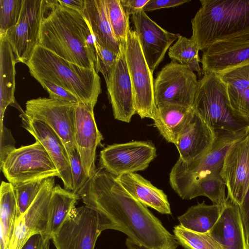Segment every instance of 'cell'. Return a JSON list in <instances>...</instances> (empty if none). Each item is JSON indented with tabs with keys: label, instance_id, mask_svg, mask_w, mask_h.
Here are the masks:
<instances>
[{
	"label": "cell",
	"instance_id": "obj_1",
	"mask_svg": "<svg viewBox=\"0 0 249 249\" xmlns=\"http://www.w3.org/2000/svg\"><path fill=\"white\" fill-rule=\"evenodd\" d=\"M78 195L85 205L98 213L104 231L114 230L126 235L128 249H176L179 245L146 206L101 167Z\"/></svg>",
	"mask_w": 249,
	"mask_h": 249
},
{
	"label": "cell",
	"instance_id": "obj_2",
	"mask_svg": "<svg viewBox=\"0 0 249 249\" xmlns=\"http://www.w3.org/2000/svg\"><path fill=\"white\" fill-rule=\"evenodd\" d=\"M38 44L81 67L95 69V38L82 13L48 0Z\"/></svg>",
	"mask_w": 249,
	"mask_h": 249
},
{
	"label": "cell",
	"instance_id": "obj_3",
	"mask_svg": "<svg viewBox=\"0 0 249 249\" xmlns=\"http://www.w3.org/2000/svg\"><path fill=\"white\" fill-rule=\"evenodd\" d=\"M37 81L58 85L81 102L95 105L101 92L100 78L95 69L81 67L37 44L25 64Z\"/></svg>",
	"mask_w": 249,
	"mask_h": 249
},
{
	"label": "cell",
	"instance_id": "obj_4",
	"mask_svg": "<svg viewBox=\"0 0 249 249\" xmlns=\"http://www.w3.org/2000/svg\"><path fill=\"white\" fill-rule=\"evenodd\" d=\"M191 38L204 51L215 41L249 27V0H200Z\"/></svg>",
	"mask_w": 249,
	"mask_h": 249
},
{
	"label": "cell",
	"instance_id": "obj_5",
	"mask_svg": "<svg viewBox=\"0 0 249 249\" xmlns=\"http://www.w3.org/2000/svg\"><path fill=\"white\" fill-rule=\"evenodd\" d=\"M249 129L231 132L216 130L215 138L210 150L201 158L190 162L178 159L169 175L170 185L183 199L198 181L220 176L224 160L231 147L246 137Z\"/></svg>",
	"mask_w": 249,
	"mask_h": 249
},
{
	"label": "cell",
	"instance_id": "obj_6",
	"mask_svg": "<svg viewBox=\"0 0 249 249\" xmlns=\"http://www.w3.org/2000/svg\"><path fill=\"white\" fill-rule=\"evenodd\" d=\"M192 107L214 131L249 129V122L236 115L228 105L225 86L218 75L205 74L198 80Z\"/></svg>",
	"mask_w": 249,
	"mask_h": 249
},
{
	"label": "cell",
	"instance_id": "obj_7",
	"mask_svg": "<svg viewBox=\"0 0 249 249\" xmlns=\"http://www.w3.org/2000/svg\"><path fill=\"white\" fill-rule=\"evenodd\" d=\"M9 182L15 186L24 183L57 177V169L42 145L36 141L12 151L0 163Z\"/></svg>",
	"mask_w": 249,
	"mask_h": 249
},
{
	"label": "cell",
	"instance_id": "obj_8",
	"mask_svg": "<svg viewBox=\"0 0 249 249\" xmlns=\"http://www.w3.org/2000/svg\"><path fill=\"white\" fill-rule=\"evenodd\" d=\"M126 61L133 87L136 114L142 119H154L157 110L154 79L143 55L139 38L130 27L124 43Z\"/></svg>",
	"mask_w": 249,
	"mask_h": 249
},
{
	"label": "cell",
	"instance_id": "obj_9",
	"mask_svg": "<svg viewBox=\"0 0 249 249\" xmlns=\"http://www.w3.org/2000/svg\"><path fill=\"white\" fill-rule=\"evenodd\" d=\"M196 74L186 65L172 61L154 81L157 107L165 104L192 107L198 87Z\"/></svg>",
	"mask_w": 249,
	"mask_h": 249
},
{
	"label": "cell",
	"instance_id": "obj_10",
	"mask_svg": "<svg viewBox=\"0 0 249 249\" xmlns=\"http://www.w3.org/2000/svg\"><path fill=\"white\" fill-rule=\"evenodd\" d=\"M102 231L98 213L84 205L71 211L51 239L56 249H94Z\"/></svg>",
	"mask_w": 249,
	"mask_h": 249
},
{
	"label": "cell",
	"instance_id": "obj_11",
	"mask_svg": "<svg viewBox=\"0 0 249 249\" xmlns=\"http://www.w3.org/2000/svg\"><path fill=\"white\" fill-rule=\"evenodd\" d=\"M75 105L50 98L38 97L27 101L25 114L50 127L59 137L68 155L75 151L74 118Z\"/></svg>",
	"mask_w": 249,
	"mask_h": 249
},
{
	"label": "cell",
	"instance_id": "obj_12",
	"mask_svg": "<svg viewBox=\"0 0 249 249\" xmlns=\"http://www.w3.org/2000/svg\"><path fill=\"white\" fill-rule=\"evenodd\" d=\"M203 75L222 74L249 64V27L220 38L202 51Z\"/></svg>",
	"mask_w": 249,
	"mask_h": 249
},
{
	"label": "cell",
	"instance_id": "obj_13",
	"mask_svg": "<svg viewBox=\"0 0 249 249\" xmlns=\"http://www.w3.org/2000/svg\"><path fill=\"white\" fill-rule=\"evenodd\" d=\"M48 9L47 0H23L18 23L6 33L17 63L26 64L38 44L41 24Z\"/></svg>",
	"mask_w": 249,
	"mask_h": 249
},
{
	"label": "cell",
	"instance_id": "obj_14",
	"mask_svg": "<svg viewBox=\"0 0 249 249\" xmlns=\"http://www.w3.org/2000/svg\"><path fill=\"white\" fill-rule=\"evenodd\" d=\"M156 157L150 142L133 141L108 145L100 151V167L116 177L145 169Z\"/></svg>",
	"mask_w": 249,
	"mask_h": 249
},
{
	"label": "cell",
	"instance_id": "obj_15",
	"mask_svg": "<svg viewBox=\"0 0 249 249\" xmlns=\"http://www.w3.org/2000/svg\"><path fill=\"white\" fill-rule=\"evenodd\" d=\"M54 178L45 179L33 203L24 213L17 218L8 249H20L27 240L35 234H47L49 205L55 186Z\"/></svg>",
	"mask_w": 249,
	"mask_h": 249
},
{
	"label": "cell",
	"instance_id": "obj_16",
	"mask_svg": "<svg viewBox=\"0 0 249 249\" xmlns=\"http://www.w3.org/2000/svg\"><path fill=\"white\" fill-rule=\"evenodd\" d=\"M125 42H121L117 59L105 80L114 118L129 123L136 110L133 87L125 59Z\"/></svg>",
	"mask_w": 249,
	"mask_h": 249
},
{
	"label": "cell",
	"instance_id": "obj_17",
	"mask_svg": "<svg viewBox=\"0 0 249 249\" xmlns=\"http://www.w3.org/2000/svg\"><path fill=\"white\" fill-rule=\"evenodd\" d=\"M95 105L80 102L75 107L74 142L85 172L90 178L94 174L96 150L103 138L96 124Z\"/></svg>",
	"mask_w": 249,
	"mask_h": 249
},
{
	"label": "cell",
	"instance_id": "obj_18",
	"mask_svg": "<svg viewBox=\"0 0 249 249\" xmlns=\"http://www.w3.org/2000/svg\"><path fill=\"white\" fill-rule=\"evenodd\" d=\"M132 19L143 55L153 73L179 34L163 29L151 19L143 9L132 15Z\"/></svg>",
	"mask_w": 249,
	"mask_h": 249
},
{
	"label": "cell",
	"instance_id": "obj_19",
	"mask_svg": "<svg viewBox=\"0 0 249 249\" xmlns=\"http://www.w3.org/2000/svg\"><path fill=\"white\" fill-rule=\"evenodd\" d=\"M220 176L227 188V197L240 206L249 186V133L230 149L224 160Z\"/></svg>",
	"mask_w": 249,
	"mask_h": 249
},
{
	"label": "cell",
	"instance_id": "obj_20",
	"mask_svg": "<svg viewBox=\"0 0 249 249\" xmlns=\"http://www.w3.org/2000/svg\"><path fill=\"white\" fill-rule=\"evenodd\" d=\"M22 126L40 142L56 166L64 189L72 191L73 181L66 149L57 135L44 123L32 119L24 111L20 115Z\"/></svg>",
	"mask_w": 249,
	"mask_h": 249
},
{
	"label": "cell",
	"instance_id": "obj_21",
	"mask_svg": "<svg viewBox=\"0 0 249 249\" xmlns=\"http://www.w3.org/2000/svg\"><path fill=\"white\" fill-rule=\"evenodd\" d=\"M223 249H249L239 206L229 197L208 232Z\"/></svg>",
	"mask_w": 249,
	"mask_h": 249
},
{
	"label": "cell",
	"instance_id": "obj_22",
	"mask_svg": "<svg viewBox=\"0 0 249 249\" xmlns=\"http://www.w3.org/2000/svg\"><path fill=\"white\" fill-rule=\"evenodd\" d=\"M215 138V131L195 113L175 144L179 159L188 162L201 158L210 150Z\"/></svg>",
	"mask_w": 249,
	"mask_h": 249
},
{
	"label": "cell",
	"instance_id": "obj_23",
	"mask_svg": "<svg viewBox=\"0 0 249 249\" xmlns=\"http://www.w3.org/2000/svg\"><path fill=\"white\" fill-rule=\"evenodd\" d=\"M219 76L225 86L228 105L236 115L249 122V64Z\"/></svg>",
	"mask_w": 249,
	"mask_h": 249
},
{
	"label": "cell",
	"instance_id": "obj_24",
	"mask_svg": "<svg viewBox=\"0 0 249 249\" xmlns=\"http://www.w3.org/2000/svg\"><path fill=\"white\" fill-rule=\"evenodd\" d=\"M117 180L134 198L162 214L172 213L167 196L140 175L131 173L116 177Z\"/></svg>",
	"mask_w": 249,
	"mask_h": 249
},
{
	"label": "cell",
	"instance_id": "obj_25",
	"mask_svg": "<svg viewBox=\"0 0 249 249\" xmlns=\"http://www.w3.org/2000/svg\"><path fill=\"white\" fill-rule=\"evenodd\" d=\"M85 0L81 13L88 21L96 41L118 55L121 42L115 36L110 24L105 0Z\"/></svg>",
	"mask_w": 249,
	"mask_h": 249
},
{
	"label": "cell",
	"instance_id": "obj_26",
	"mask_svg": "<svg viewBox=\"0 0 249 249\" xmlns=\"http://www.w3.org/2000/svg\"><path fill=\"white\" fill-rule=\"evenodd\" d=\"M192 107L165 104L157 107L154 125L169 142L175 144L194 115Z\"/></svg>",
	"mask_w": 249,
	"mask_h": 249
},
{
	"label": "cell",
	"instance_id": "obj_27",
	"mask_svg": "<svg viewBox=\"0 0 249 249\" xmlns=\"http://www.w3.org/2000/svg\"><path fill=\"white\" fill-rule=\"evenodd\" d=\"M16 63L6 34L0 35V130L4 126L3 121L7 107L15 104Z\"/></svg>",
	"mask_w": 249,
	"mask_h": 249
},
{
	"label": "cell",
	"instance_id": "obj_28",
	"mask_svg": "<svg viewBox=\"0 0 249 249\" xmlns=\"http://www.w3.org/2000/svg\"><path fill=\"white\" fill-rule=\"evenodd\" d=\"M18 204L12 184L2 181L0 187V249H8L17 219Z\"/></svg>",
	"mask_w": 249,
	"mask_h": 249
},
{
	"label": "cell",
	"instance_id": "obj_29",
	"mask_svg": "<svg viewBox=\"0 0 249 249\" xmlns=\"http://www.w3.org/2000/svg\"><path fill=\"white\" fill-rule=\"evenodd\" d=\"M78 195L56 185L53 189L49 205L47 234L51 239L60 229L79 199Z\"/></svg>",
	"mask_w": 249,
	"mask_h": 249
},
{
	"label": "cell",
	"instance_id": "obj_30",
	"mask_svg": "<svg viewBox=\"0 0 249 249\" xmlns=\"http://www.w3.org/2000/svg\"><path fill=\"white\" fill-rule=\"evenodd\" d=\"M223 207L215 204L207 205L203 201L189 208L178 219L180 225L187 230L207 233L217 221Z\"/></svg>",
	"mask_w": 249,
	"mask_h": 249
},
{
	"label": "cell",
	"instance_id": "obj_31",
	"mask_svg": "<svg viewBox=\"0 0 249 249\" xmlns=\"http://www.w3.org/2000/svg\"><path fill=\"white\" fill-rule=\"evenodd\" d=\"M199 51L198 46L193 40L179 35L177 41L170 47L168 55L173 61L187 65L191 70L197 72L201 76L203 73L199 65L201 59Z\"/></svg>",
	"mask_w": 249,
	"mask_h": 249
},
{
	"label": "cell",
	"instance_id": "obj_32",
	"mask_svg": "<svg viewBox=\"0 0 249 249\" xmlns=\"http://www.w3.org/2000/svg\"><path fill=\"white\" fill-rule=\"evenodd\" d=\"M226 185L220 176L204 179L196 183L187 193L184 199L190 200L199 196L209 198L213 204L224 207L226 202Z\"/></svg>",
	"mask_w": 249,
	"mask_h": 249
},
{
	"label": "cell",
	"instance_id": "obj_33",
	"mask_svg": "<svg viewBox=\"0 0 249 249\" xmlns=\"http://www.w3.org/2000/svg\"><path fill=\"white\" fill-rule=\"evenodd\" d=\"M173 232L179 244L184 249H223L208 232L192 231L180 224L174 227Z\"/></svg>",
	"mask_w": 249,
	"mask_h": 249
},
{
	"label": "cell",
	"instance_id": "obj_34",
	"mask_svg": "<svg viewBox=\"0 0 249 249\" xmlns=\"http://www.w3.org/2000/svg\"><path fill=\"white\" fill-rule=\"evenodd\" d=\"M108 18L113 33L120 42H125L130 28L129 16L125 12L120 0H105Z\"/></svg>",
	"mask_w": 249,
	"mask_h": 249
},
{
	"label": "cell",
	"instance_id": "obj_35",
	"mask_svg": "<svg viewBox=\"0 0 249 249\" xmlns=\"http://www.w3.org/2000/svg\"><path fill=\"white\" fill-rule=\"evenodd\" d=\"M44 180L45 179H39L14 186L18 204L17 218L24 213L33 203Z\"/></svg>",
	"mask_w": 249,
	"mask_h": 249
},
{
	"label": "cell",
	"instance_id": "obj_36",
	"mask_svg": "<svg viewBox=\"0 0 249 249\" xmlns=\"http://www.w3.org/2000/svg\"><path fill=\"white\" fill-rule=\"evenodd\" d=\"M23 0H0V35L17 25Z\"/></svg>",
	"mask_w": 249,
	"mask_h": 249
},
{
	"label": "cell",
	"instance_id": "obj_37",
	"mask_svg": "<svg viewBox=\"0 0 249 249\" xmlns=\"http://www.w3.org/2000/svg\"><path fill=\"white\" fill-rule=\"evenodd\" d=\"M96 63L95 69L97 73L101 72L105 79L108 76L114 65L118 55L95 42Z\"/></svg>",
	"mask_w": 249,
	"mask_h": 249
},
{
	"label": "cell",
	"instance_id": "obj_38",
	"mask_svg": "<svg viewBox=\"0 0 249 249\" xmlns=\"http://www.w3.org/2000/svg\"><path fill=\"white\" fill-rule=\"evenodd\" d=\"M73 181L71 192L78 195L89 178L86 174L80 157L76 150L68 155Z\"/></svg>",
	"mask_w": 249,
	"mask_h": 249
},
{
	"label": "cell",
	"instance_id": "obj_39",
	"mask_svg": "<svg viewBox=\"0 0 249 249\" xmlns=\"http://www.w3.org/2000/svg\"><path fill=\"white\" fill-rule=\"evenodd\" d=\"M38 82L48 92L50 98L69 102L75 105L81 102L75 95L58 85L44 80H39Z\"/></svg>",
	"mask_w": 249,
	"mask_h": 249
},
{
	"label": "cell",
	"instance_id": "obj_40",
	"mask_svg": "<svg viewBox=\"0 0 249 249\" xmlns=\"http://www.w3.org/2000/svg\"><path fill=\"white\" fill-rule=\"evenodd\" d=\"M15 142L11 131L3 126L0 130V163L16 148Z\"/></svg>",
	"mask_w": 249,
	"mask_h": 249
},
{
	"label": "cell",
	"instance_id": "obj_41",
	"mask_svg": "<svg viewBox=\"0 0 249 249\" xmlns=\"http://www.w3.org/2000/svg\"><path fill=\"white\" fill-rule=\"evenodd\" d=\"M50 239L46 233H36L31 236L20 249H49Z\"/></svg>",
	"mask_w": 249,
	"mask_h": 249
},
{
	"label": "cell",
	"instance_id": "obj_42",
	"mask_svg": "<svg viewBox=\"0 0 249 249\" xmlns=\"http://www.w3.org/2000/svg\"><path fill=\"white\" fill-rule=\"evenodd\" d=\"M190 1V0H149L143 7V10L145 12L161 8L174 7Z\"/></svg>",
	"mask_w": 249,
	"mask_h": 249
},
{
	"label": "cell",
	"instance_id": "obj_43",
	"mask_svg": "<svg viewBox=\"0 0 249 249\" xmlns=\"http://www.w3.org/2000/svg\"><path fill=\"white\" fill-rule=\"evenodd\" d=\"M239 207L244 227L246 238L249 243V186L243 201Z\"/></svg>",
	"mask_w": 249,
	"mask_h": 249
},
{
	"label": "cell",
	"instance_id": "obj_44",
	"mask_svg": "<svg viewBox=\"0 0 249 249\" xmlns=\"http://www.w3.org/2000/svg\"><path fill=\"white\" fill-rule=\"evenodd\" d=\"M149 0H120L121 3L126 14L132 15L143 9Z\"/></svg>",
	"mask_w": 249,
	"mask_h": 249
},
{
	"label": "cell",
	"instance_id": "obj_45",
	"mask_svg": "<svg viewBox=\"0 0 249 249\" xmlns=\"http://www.w3.org/2000/svg\"><path fill=\"white\" fill-rule=\"evenodd\" d=\"M59 4L61 6L67 7L82 12L85 6V0H57Z\"/></svg>",
	"mask_w": 249,
	"mask_h": 249
},
{
	"label": "cell",
	"instance_id": "obj_46",
	"mask_svg": "<svg viewBox=\"0 0 249 249\" xmlns=\"http://www.w3.org/2000/svg\"></svg>",
	"mask_w": 249,
	"mask_h": 249
}]
</instances>
